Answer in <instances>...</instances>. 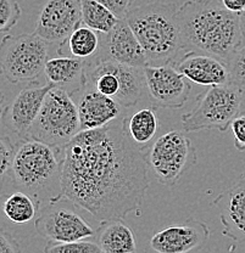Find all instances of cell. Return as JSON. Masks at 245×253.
<instances>
[{
    "mask_svg": "<svg viewBox=\"0 0 245 253\" xmlns=\"http://www.w3.org/2000/svg\"><path fill=\"white\" fill-rule=\"evenodd\" d=\"M2 211L12 223L26 224L38 215L39 206L32 196L18 190L7 196Z\"/></svg>",
    "mask_w": 245,
    "mask_h": 253,
    "instance_id": "603a6c76",
    "label": "cell"
},
{
    "mask_svg": "<svg viewBox=\"0 0 245 253\" xmlns=\"http://www.w3.org/2000/svg\"><path fill=\"white\" fill-rule=\"evenodd\" d=\"M244 93L232 83L209 86L196 96V106L181 118L183 130H227L239 116Z\"/></svg>",
    "mask_w": 245,
    "mask_h": 253,
    "instance_id": "8992f818",
    "label": "cell"
},
{
    "mask_svg": "<svg viewBox=\"0 0 245 253\" xmlns=\"http://www.w3.org/2000/svg\"><path fill=\"white\" fill-rule=\"evenodd\" d=\"M122 120L82 130L65 146L61 195L99 220L139 212L149 188L147 155Z\"/></svg>",
    "mask_w": 245,
    "mask_h": 253,
    "instance_id": "6da1fadb",
    "label": "cell"
},
{
    "mask_svg": "<svg viewBox=\"0 0 245 253\" xmlns=\"http://www.w3.org/2000/svg\"><path fill=\"white\" fill-rule=\"evenodd\" d=\"M184 51L211 55L227 63L244 41L241 15L222 0H187L176 14Z\"/></svg>",
    "mask_w": 245,
    "mask_h": 253,
    "instance_id": "7a4b0ae2",
    "label": "cell"
},
{
    "mask_svg": "<svg viewBox=\"0 0 245 253\" xmlns=\"http://www.w3.org/2000/svg\"><path fill=\"white\" fill-rule=\"evenodd\" d=\"M97 1L106 6L117 18L125 20L134 0H97Z\"/></svg>",
    "mask_w": 245,
    "mask_h": 253,
    "instance_id": "f1b7e54d",
    "label": "cell"
},
{
    "mask_svg": "<svg viewBox=\"0 0 245 253\" xmlns=\"http://www.w3.org/2000/svg\"><path fill=\"white\" fill-rule=\"evenodd\" d=\"M241 22H242V27H243V32L245 36V11L241 15Z\"/></svg>",
    "mask_w": 245,
    "mask_h": 253,
    "instance_id": "d6a6232c",
    "label": "cell"
},
{
    "mask_svg": "<svg viewBox=\"0 0 245 253\" xmlns=\"http://www.w3.org/2000/svg\"><path fill=\"white\" fill-rule=\"evenodd\" d=\"M88 84L125 109L136 106L147 91L144 68L131 67L110 60H88Z\"/></svg>",
    "mask_w": 245,
    "mask_h": 253,
    "instance_id": "ba28073f",
    "label": "cell"
},
{
    "mask_svg": "<svg viewBox=\"0 0 245 253\" xmlns=\"http://www.w3.org/2000/svg\"><path fill=\"white\" fill-rule=\"evenodd\" d=\"M120 18L97 0H82V25L107 34L117 25Z\"/></svg>",
    "mask_w": 245,
    "mask_h": 253,
    "instance_id": "cb8c5ba5",
    "label": "cell"
},
{
    "mask_svg": "<svg viewBox=\"0 0 245 253\" xmlns=\"http://www.w3.org/2000/svg\"><path fill=\"white\" fill-rule=\"evenodd\" d=\"M147 162L160 184L173 186L196 162V147L183 131L171 130L151 145Z\"/></svg>",
    "mask_w": 245,
    "mask_h": 253,
    "instance_id": "9c48e42d",
    "label": "cell"
},
{
    "mask_svg": "<svg viewBox=\"0 0 245 253\" xmlns=\"http://www.w3.org/2000/svg\"><path fill=\"white\" fill-rule=\"evenodd\" d=\"M49 60V43L36 33L5 36L0 46L1 72L9 82L38 83Z\"/></svg>",
    "mask_w": 245,
    "mask_h": 253,
    "instance_id": "52a82bcc",
    "label": "cell"
},
{
    "mask_svg": "<svg viewBox=\"0 0 245 253\" xmlns=\"http://www.w3.org/2000/svg\"><path fill=\"white\" fill-rule=\"evenodd\" d=\"M234 145L241 152L245 151V115H239L231 125Z\"/></svg>",
    "mask_w": 245,
    "mask_h": 253,
    "instance_id": "f546056e",
    "label": "cell"
},
{
    "mask_svg": "<svg viewBox=\"0 0 245 253\" xmlns=\"http://www.w3.org/2000/svg\"><path fill=\"white\" fill-rule=\"evenodd\" d=\"M82 26V0H48L34 33L48 43H64Z\"/></svg>",
    "mask_w": 245,
    "mask_h": 253,
    "instance_id": "4fadbf2b",
    "label": "cell"
},
{
    "mask_svg": "<svg viewBox=\"0 0 245 253\" xmlns=\"http://www.w3.org/2000/svg\"><path fill=\"white\" fill-rule=\"evenodd\" d=\"M231 83L245 95V36L242 45L227 61Z\"/></svg>",
    "mask_w": 245,
    "mask_h": 253,
    "instance_id": "484cf974",
    "label": "cell"
},
{
    "mask_svg": "<svg viewBox=\"0 0 245 253\" xmlns=\"http://www.w3.org/2000/svg\"><path fill=\"white\" fill-rule=\"evenodd\" d=\"M80 131L82 126L77 104L70 94L52 86L31 128L28 139L50 146L65 147Z\"/></svg>",
    "mask_w": 245,
    "mask_h": 253,
    "instance_id": "5b68a950",
    "label": "cell"
},
{
    "mask_svg": "<svg viewBox=\"0 0 245 253\" xmlns=\"http://www.w3.org/2000/svg\"><path fill=\"white\" fill-rule=\"evenodd\" d=\"M210 229L204 221L189 218L181 225L157 231L150 240V247L157 253H191L206 244Z\"/></svg>",
    "mask_w": 245,
    "mask_h": 253,
    "instance_id": "9a60e30c",
    "label": "cell"
},
{
    "mask_svg": "<svg viewBox=\"0 0 245 253\" xmlns=\"http://www.w3.org/2000/svg\"><path fill=\"white\" fill-rule=\"evenodd\" d=\"M96 237L102 253H136L134 234L122 219L101 220Z\"/></svg>",
    "mask_w": 245,
    "mask_h": 253,
    "instance_id": "ffe728a7",
    "label": "cell"
},
{
    "mask_svg": "<svg viewBox=\"0 0 245 253\" xmlns=\"http://www.w3.org/2000/svg\"><path fill=\"white\" fill-rule=\"evenodd\" d=\"M173 2H147L130 10L125 20L147 56L149 66L175 65L184 51Z\"/></svg>",
    "mask_w": 245,
    "mask_h": 253,
    "instance_id": "277c9868",
    "label": "cell"
},
{
    "mask_svg": "<svg viewBox=\"0 0 245 253\" xmlns=\"http://www.w3.org/2000/svg\"><path fill=\"white\" fill-rule=\"evenodd\" d=\"M212 205L220 211L223 235L232 241H245V176L218 195Z\"/></svg>",
    "mask_w": 245,
    "mask_h": 253,
    "instance_id": "ac0fdd59",
    "label": "cell"
},
{
    "mask_svg": "<svg viewBox=\"0 0 245 253\" xmlns=\"http://www.w3.org/2000/svg\"><path fill=\"white\" fill-rule=\"evenodd\" d=\"M175 66L188 81L199 85L216 86L231 83L227 63L211 55L187 52Z\"/></svg>",
    "mask_w": 245,
    "mask_h": 253,
    "instance_id": "e0dca14e",
    "label": "cell"
},
{
    "mask_svg": "<svg viewBox=\"0 0 245 253\" xmlns=\"http://www.w3.org/2000/svg\"><path fill=\"white\" fill-rule=\"evenodd\" d=\"M82 130L104 128L116 120H120L125 107L112 97L105 96L87 84L77 100Z\"/></svg>",
    "mask_w": 245,
    "mask_h": 253,
    "instance_id": "2e32d148",
    "label": "cell"
},
{
    "mask_svg": "<svg viewBox=\"0 0 245 253\" xmlns=\"http://www.w3.org/2000/svg\"><path fill=\"white\" fill-rule=\"evenodd\" d=\"M222 4L233 14L242 15L245 11V0H222Z\"/></svg>",
    "mask_w": 245,
    "mask_h": 253,
    "instance_id": "1f68e13d",
    "label": "cell"
},
{
    "mask_svg": "<svg viewBox=\"0 0 245 253\" xmlns=\"http://www.w3.org/2000/svg\"><path fill=\"white\" fill-rule=\"evenodd\" d=\"M68 50L73 57L96 59L101 47V33L82 25L67 39Z\"/></svg>",
    "mask_w": 245,
    "mask_h": 253,
    "instance_id": "7402d4cb",
    "label": "cell"
},
{
    "mask_svg": "<svg viewBox=\"0 0 245 253\" xmlns=\"http://www.w3.org/2000/svg\"><path fill=\"white\" fill-rule=\"evenodd\" d=\"M65 147H55L27 139L17 145L9 180L26 192L39 207L61 195Z\"/></svg>",
    "mask_w": 245,
    "mask_h": 253,
    "instance_id": "3957f363",
    "label": "cell"
},
{
    "mask_svg": "<svg viewBox=\"0 0 245 253\" xmlns=\"http://www.w3.org/2000/svg\"><path fill=\"white\" fill-rule=\"evenodd\" d=\"M77 206L62 195L41 205L34 221L36 231L42 237L55 242H73L97 235L80 213Z\"/></svg>",
    "mask_w": 245,
    "mask_h": 253,
    "instance_id": "30bf717a",
    "label": "cell"
},
{
    "mask_svg": "<svg viewBox=\"0 0 245 253\" xmlns=\"http://www.w3.org/2000/svg\"><path fill=\"white\" fill-rule=\"evenodd\" d=\"M128 138L138 146H146L159 131V117L152 107H146L134 112L131 117L122 120Z\"/></svg>",
    "mask_w": 245,
    "mask_h": 253,
    "instance_id": "44dd1931",
    "label": "cell"
},
{
    "mask_svg": "<svg viewBox=\"0 0 245 253\" xmlns=\"http://www.w3.org/2000/svg\"><path fill=\"white\" fill-rule=\"evenodd\" d=\"M87 71L88 60L60 55L48 60L44 75L47 83H50L55 88L62 89L73 97L76 94H80L88 84Z\"/></svg>",
    "mask_w": 245,
    "mask_h": 253,
    "instance_id": "d6986e66",
    "label": "cell"
},
{
    "mask_svg": "<svg viewBox=\"0 0 245 253\" xmlns=\"http://www.w3.org/2000/svg\"><path fill=\"white\" fill-rule=\"evenodd\" d=\"M46 253H102L98 244L80 240L73 242L49 241L44 249Z\"/></svg>",
    "mask_w": 245,
    "mask_h": 253,
    "instance_id": "d4e9b609",
    "label": "cell"
},
{
    "mask_svg": "<svg viewBox=\"0 0 245 253\" xmlns=\"http://www.w3.org/2000/svg\"><path fill=\"white\" fill-rule=\"evenodd\" d=\"M0 253H21L17 240L5 230L0 233Z\"/></svg>",
    "mask_w": 245,
    "mask_h": 253,
    "instance_id": "4dcf8cb0",
    "label": "cell"
},
{
    "mask_svg": "<svg viewBox=\"0 0 245 253\" xmlns=\"http://www.w3.org/2000/svg\"><path fill=\"white\" fill-rule=\"evenodd\" d=\"M21 7L17 0H0V31L9 32L17 23Z\"/></svg>",
    "mask_w": 245,
    "mask_h": 253,
    "instance_id": "83f0119b",
    "label": "cell"
},
{
    "mask_svg": "<svg viewBox=\"0 0 245 253\" xmlns=\"http://www.w3.org/2000/svg\"><path fill=\"white\" fill-rule=\"evenodd\" d=\"M99 60H110L131 67L146 68L147 56L126 20H120L107 34L101 33Z\"/></svg>",
    "mask_w": 245,
    "mask_h": 253,
    "instance_id": "5bb4252c",
    "label": "cell"
},
{
    "mask_svg": "<svg viewBox=\"0 0 245 253\" xmlns=\"http://www.w3.org/2000/svg\"><path fill=\"white\" fill-rule=\"evenodd\" d=\"M147 93L152 104L162 109H182L188 100L192 86L175 65L147 66L144 68Z\"/></svg>",
    "mask_w": 245,
    "mask_h": 253,
    "instance_id": "7c38bea8",
    "label": "cell"
},
{
    "mask_svg": "<svg viewBox=\"0 0 245 253\" xmlns=\"http://www.w3.org/2000/svg\"><path fill=\"white\" fill-rule=\"evenodd\" d=\"M17 145L9 134L4 133L0 136V175H1L2 184L5 183L6 176H10L17 151Z\"/></svg>",
    "mask_w": 245,
    "mask_h": 253,
    "instance_id": "4316f807",
    "label": "cell"
},
{
    "mask_svg": "<svg viewBox=\"0 0 245 253\" xmlns=\"http://www.w3.org/2000/svg\"><path fill=\"white\" fill-rule=\"evenodd\" d=\"M54 85L46 83L30 84L23 88L11 104L2 109L1 121L4 129L9 130V135L20 144L28 139L39 112H41L47 94Z\"/></svg>",
    "mask_w": 245,
    "mask_h": 253,
    "instance_id": "8fae6325",
    "label": "cell"
}]
</instances>
